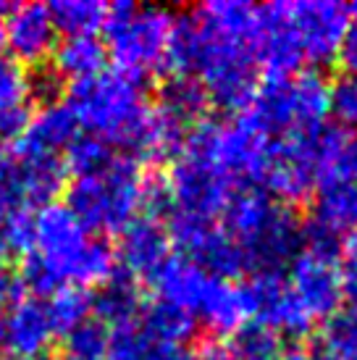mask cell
I'll return each mask as SVG.
<instances>
[{
	"label": "cell",
	"instance_id": "cell-17",
	"mask_svg": "<svg viewBox=\"0 0 357 360\" xmlns=\"http://www.w3.org/2000/svg\"><path fill=\"white\" fill-rule=\"evenodd\" d=\"M0 321H3V347L16 360L45 358L50 342L56 340L45 300L34 295H19Z\"/></svg>",
	"mask_w": 357,
	"mask_h": 360
},
{
	"label": "cell",
	"instance_id": "cell-31",
	"mask_svg": "<svg viewBox=\"0 0 357 360\" xmlns=\"http://www.w3.org/2000/svg\"><path fill=\"white\" fill-rule=\"evenodd\" d=\"M347 34L342 42V51H339V63L344 66L347 77H357V3L347 6Z\"/></svg>",
	"mask_w": 357,
	"mask_h": 360
},
{
	"label": "cell",
	"instance_id": "cell-14",
	"mask_svg": "<svg viewBox=\"0 0 357 360\" xmlns=\"http://www.w3.org/2000/svg\"><path fill=\"white\" fill-rule=\"evenodd\" d=\"M58 42L53 16L45 3H19L8 6L3 19V45L16 63L37 66L48 58Z\"/></svg>",
	"mask_w": 357,
	"mask_h": 360
},
{
	"label": "cell",
	"instance_id": "cell-21",
	"mask_svg": "<svg viewBox=\"0 0 357 360\" xmlns=\"http://www.w3.org/2000/svg\"><path fill=\"white\" fill-rule=\"evenodd\" d=\"M142 295H139V284L131 276H126L124 271H116L98 295H92V313L98 316L103 326L116 329L134 321L142 313Z\"/></svg>",
	"mask_w": 357,
	"mask_h": 360
},
{
	"label": "cell",
	"instance_id": "cell-11",
	"mask_svg": "<svg viewBox=\"0 0 357 360\" xmlns=\"http://www.w3.org/2000/svg\"><path fill=\"white\" fill-rule=\"evenodd\" d=\"M166 229H169L171 245L178 248L176 255L197 263L208 274L231 281L234 276L247 274L239 250L216 219H195V216L171 213Z\"/></svg>",
	"mask_w": 357,
	"mask_h": 360
},
{
	"label": "cell",
	"instance_id": "cell-20",
	"mask_svg": "<svg viewBox=\"0 0 357 360\" xmlns=\"http://www.w3.org/2000/svg\"><path fill=\"white\" fill-rule=\"evenodd\" d=\"M53 66L50 69L58 74L60 79L82 82L92 79L105 71L108 63V51L100 37H63L53 48Z\"/></svg>",
	"mask_w": 357,
	"mask_h": 360
},
{
	"label": "cell",
	"instance_id": "cell-6",
	"mask_svg": "<svg viewBox=\"0 0 357 360\" xmlns=\"http://www.w3.org/2000/svg\"><path fill=\"white\" fill-rule=\"evenodd\" d=\"M219 224L234 242L249 276L281 271L302 248L294 210L258 187L239 190L223 208Z\"/></svg>",
	"mask_w": 357,
	"mask_h": 360
},
{
	"label": "cell",
	"instance_id": "cell-41",
	"mask_svg": "<svg viewBox=\"0 0 357 360\" xmlns=\"http://www.w3.org/2000/svg\"><path fill=\"white\" fill-rule=\"evenodd\" d=\"M40 360H48V358H40Z\"/></svg>",
	"mask_w": 357,
	"mask_h": 360
},
{
	"label": "cell",
	"instance_id": "cell-3",
	"mask_svg": "<svg viewBox=\"0 0 357 360\" xmlns=\"http://www.w3.org/2000/svg\"><path fill=\"white\" fill-rule=\"evenodd\" d=\"M347 6L334 0H278L258 8L255 58L273 77H289L339 58Z\"/></svg>",
	"mask_w": 357,
	"mask_h": 360
},
{
	"label": "cell",
	"instance_id": "cell-4",
	"mask_svg": "<svg viewBox=\"0 0 357 360\" xmlns=\"http://www.w3.org/2000/svg\"><path fill=\"white\" fill-rule=\"evenodd\" d=\"M166 205V179L119 153L105 169L74 176L66 190V208L89 234H121L129 224L142 216H155Z\"/></svg>",
	"mask_w": 357,
	"mask_h": 360
},
{
	"label": "cell",
	"instance_id": "cell-29",
	"mask_svg": "<svg viewBox=\"0 0 357 360\" xmlns=\"http://www.w3.org/2000/svg\"><path fill=\"white\" fill-rule=\"evenodd\" d=\"M32 234H34V224H32V213L24 208H13L8 213V252L16 255H27L32 250Z\"/></svg>",
	"mask_w": 357,
	"mask_h": 360
},
{
	"label": "cell",
	"instance_id": "cell-5",
	"mask_svg": "<svg viewBox=\"0 0 357 360\" xmlns=\"http://www.w3.org/2000/svg\"><path fill=\"white\" fill-rule=\"evenodd\" d=\"M66 105L87 134L110 148L126 150L129 158L137 155L142 134L155 108L148 101L145 79L119 69H105L92 79L71 82Z\"/></svg>",
	"mask_w": 357,
	"mask_h": 360
},
{
	"label": "cell",
	"instance_id": "cell-37",
	"mask_svg": "<svg viewBox=\"0 0 357 360\" xmlns=\"http://www.w3.org/2000/svg\"><path fill=\"white\" fill-rule=\"evenodd\" d=\"M0 347H3V321H0Z\"/></svg>",
	"mask_w": 357,
	"mask_h": 360
},
{
	"label": "cell",
	"instance_id": "cell-38",
	"mask_svg": "<svg viewBox=\"0 0 357 360\" xmlns=\"http://www.w3.org/2000/svg\"><path fill=\"white\" fill-rule=\"evenodd\" d=\"M0 166H3V145H0Z\"/></svg>",
	"mask_w": 357,
	"mask_h": 360
},
{
	"label": "cell",
	"instance_id": "cell-19",
	"mask_svg": "<svg viewBox=\"0 0 357 360\" xmlns=\"http://www.w3.org/2000/svg\"><path fill=\"white\" fill-rule=\"evenodd\" d=\"M30 74L16 60L0 58V142H16L32 119Z\"/></svg>",
	"mask_w": 357,
	"mask_h": 360
},
{
	"label": "cell",
	"instance_id": "cell-1",
	"mask_svg": "<svg viewBox=\"0 0 357 360\" xmlns=\"http://www.w3.org/2000/svg\"><path fill=\"white\" fill-rule=\"evenodd\" d=\"M258 8L242 0H210L181 13L171 42V77H189L221 108H245L258 90Z\"/></svg>",
	"mask_w": 357,
	"mask_h": 360
},
{
	"label": "cell",
	"instance_id": "cell-22",
	"mask_svg": "<svg viewBox=\"0 0 357 360\" xmlns=\"http://www.w3.org/2000/svg\"><path fill=\"white\" fill-rule=\"evenodd\" d=\"M210 101L208 95L202 92L195 79L189 77H171L163 87H160V101L155 108H160L166 116H171L174 121H178L181 127L192 129L195 124L205 119Z\"/></svg>",
	"mask_w": 357,
	"mask_h": 360
},
{
	"label": "cell",
	"instance_id": "cell-9",
	"mask_svg": "<svg viewBox=\"0 0 357 360\" xmlns=\"http://www.w3.org/2000/svg\"><path fill=\"white\" fill-rule=\"evenodd\" d=\"M176 13L163 6L116 3L108 6V19L103 24L105 51L116 69L137 79L169 69V53L176 32Z\"/></svg>",
	"mask_w": 357,
	"mask_h": 360
},
{
	"label": "cell",
	"instance_id": "cell-35",
	"mask_svg": "<svg viewBox=\"0 0 357 360\" xmlns=\"http://www.w3.org/2000/svg\"><path fill=\"white\" fill-rule=\"evenodd\" d=\"M281 360H326V358H323V355H318V352L297 350V352H289V355H284Z\"/></svg>",
	"mask_w": 357,
	"mask_h": 360
},
{
	"label": "cell",
	"instance_id": "cell-16",
	"mask_svg": "<svg viewBox=\"0 0 357 360\" xmlns=\"http://www.w3.org/2000/svg\"><path fill=\"white\" fill-rule=\"evenodd\" d=\"M174 255L169 229L155 216H142L121 231L116 263L137 281H150L166 260Z\"/></svg>",
	"mask_w": 357,
	"mask_h": 360
},
{
	"label": "cell",
	"instance_id": "cell-23",
	"mask_svg": "<svg viewBox=\"0 0 357 360\" xmlns=\"http://www.w3.org/2000/svg\"><path fill=\"white\" fill-rule=\"evenodd\" d=\"M53 27L63 37H98L108 19V6L100 0H56L48 6Z\"/></svg>",
	"mask_w": 357,
	"mask_h": 360
},
{
	"label": "cell",
	"instance_id": "cell-30",
	"mask_svg": "<svg viewBox=\"0 0 357 360\" xmlns=\"http://www.w3.org/2000/svg\"><path fill=\"white\" fill-rule=\"evenodd\" d=\"M30 87H32V101L45 103H56L63 92V79L53 69H42L40 74L30 77Z\"/></svg>",
	"mask_w": 357,
	"mask_h": 360
},
{
	"label": "cell",
	"instance_id": "cell-18",
	"mask_svg": "<svg viewBox=\"0 0 357 360\" xmlns=\"http://www.w3.org/2000/svg\"><path fill=\"white\" fill-rule=\"evenodd\" d=\"M79 121L71 113L66 101L45 103L37 113H32L30 127L13 142V153L27 155H58L69 150V145L79 137Z\"/></svg>",
	"mask_w": 357,
	"mask_h": 360
},
{
	"label": "cell",
	"instance_id": "cell-27",
	"mask_svg": "<svg viewBox=\"0 0 357 360\" xmlns=\"http://www.w3.org/2000/svg\"><path fill=\"white\" fill-rule=\"evenodd\" d=\"M113 158H116V150H113L110 145H105V142L98 140V137H92V134H79V137L69 145L63 166H66V171H71V174L84 176V174H95V171L105 169Z\"/></svg>",
	"mask_w": 357,
	"mask_h": 360
},
{
	"label": "cell",
	"instance_id": "cell-36",
	"mask_svg": "<svg viewBox=\"0 0 357 360\" xmlns=\"http://www.w3.org/2000/svg\"><path fill=\"white\" fill-rule=\"evenodd\" d=\"M6 11H8V6L0 3V48H3V19H6Z\"/></svg>",
	"mask_w": 357,
	"mask_h": 360
},
{
	"label": "cell",
	"instance_id": "cell-7",
	"mask_svg": "<svg viewBox=\"0 0 357 360\" xmlns=\"http://www.w3.org/2000/svg\"><path fill=\"white\" fill-rule=\"evenodd\" d=\"M357 231V134L323 129L316 140L313 237L328 242Z\"/></svg>",
	"mask_w": 357,
	"mask_h": 360
},
{
	"label": "cell",
	"instance_id": "cell-33",
	"mask_svg": "<svg viewBox=\"0 0 357 360\" xmlns=\"http://www.w3.org/2000/svg\"><path fill=\"white\" fill-rule=\"evenodd\" d=\"M195 360H245V355L234 340H216L208 342L200 350V355H195Z\"/></svg>",
	"mask_w": 357,
	"mask_h": 360
},
{
	"label": "cell",
	"instance_id": "cell-28",
	"mask_svg": "<svg viewBox=\"0 0 357 360\" xmlns=\"http://www.w3.org/2000/svg\"><path fill=\"white\" fill-rule=\"evenodd\" d=\"M328 116H334L339 129L357 134V77H339L328 84Z\"/></svg>",
	"mask_w": 357,
	"mask_h": 360
},
{
	"label": "cell",
	"instance_id": "cell-39",
	"mask_svg": "<svg viewBox=\"0 0 357 360\" xmlns=\"http://www.w3.org/2000/svg\"><path fill=\"white\" fill-rule=\"evenodd\" d=\"M181 360H195V355H184Z\"/></svg>",
	"mask_w": 357,
	"mask_h": 360
},
{
	"label": "cell",
	"instance_id": "cell-8",
	"mask_svg": "<svg viewBox=\"0 0 357 360\" xmlns=\"http://www.w3.org/2000/svg\"><path fill=\"white\" fill-rule=\"evenodd\" d=\"M242 116L273 142L318 134L328 119V82L318 71L273 77L255 90Z\"/></svg>",
	"mask_w": 357,
	"mask_h": 360
},
{
	"label": "cell",
	"instance_id": "cell-40",
	"mask_svg": "<svg viewBox=\"0 0 357 360\" xmlns=\"http://www.w3.org/2000/svg\"><path fill=\"white\" fill-rule=\"evenodd\" d=\"M352 305H355V308H357V297H352Z\"/></svg>",
	"mask_w": 357,
	"mask_h": 360
},
{
	"label": "cell",
	"instance_id": "cell-32",
	"mask_svg": "<svg viewBox=\"0 0 357 360\" xmlns=\"http://www.w3.org/2000/svg\"><path fill=\"white\" fill-rule=\"evenodd\" d=\"M339 266H342V276H344L347 292L352 297H357V231H352L342 240Z\"/></svg>",
	"mask_w": 357,
	"mask_h": 360
},
{
	"label": "cell",
	"instance_id": "cell-15",
	"mask_svg": "<svg viewBox=\"0 0 357 360\" xmlns=\"http://www.w3.org/2000/svg\"><path fill=\"white\" fill-rule=\"evenodd\" d=\"M216 279H219L216 274H208L205 269H200L197 263L174 252L158 269V274L150 279V287L155 292L158 302L184 313L187 319L197 321L210 292H213Z\"/></svg>",
	"mask_w": 357,
	"mask_h": 360
},
{
	"label": "cell",
	"instance_id": "cell-2",
	"mask_svg": "<svg viewBox=\"0 0 357 360\" xmlns=\"http://www.w3.org/2000/svg\"><path fill=\"white\" fill-rule=\"evenodd\" d=\"M32 250L24 255L19 284L34 295L60 287H103L119 271L116 250L89 234L66 202H50L32 213Z\"/></svg>",
	"mask_w": 357,
	"mask_h": 360
},
{
	"label": "cell",
	"instance_id": "cell-26",
	"mask_svg": "<svg viewBox=\"0 0 357 360\" xmlns=\"http://www.w3.org/2000/svg\"><path fill=\"white\" fill-rule=\"evenodd\" d=\"M110 331L100 321L89 319L79 329L63 337V358L66 360H105L108 358Z\"/></svg>",
	"mask_w": 357,
	"mask_h": 360
},
{
	"label": "cell",
	"instance_id": "cell-13",
	"mask_svg": "<svg viewBox=\"0 0 357 360\" xmlns=\"http://www.w3.org/2000/svg\"><path fill=\"white\" fill-rule=\"evenodd\" d=\"M318 134L289 137V140L273 142L266 176H263V187H266L268 195H273L284 205L308 200L310 195H313Z\"/></svg>",
	"mask_w": 357,
	"mask_h": 360
},
{
	"label": "cell",
	"instance_id": "cell-24",
	"mask_svg": "<svg viewBox=\"0 0 357 360\" xmlns=\"http://www.w3.org/2000/svg\"><path fill=\"white\" fill-rule=\"evenodd\" d=\"M45 308L56 337H66L92 319V295L82 287H60L48 295Z\"/></svg>",
	"mask_w": 357,
	"mask_h": 360
},
{
	"label": "cell",
	"instance_id": "cell-25",
	"mask_svg": "<svg viewBox=\"0 0 357 360\" xmlns=\"http://www.w3.org/2000/svg\"><path fill=\"white\" fill-rule=\"evenodd\" d=\"M320 347L326 360H357V308H342L331 321L323 323Z\"/></svg>",
	"mask_w": 357,
	"mask_h": 360
},
{
	"label": "cell",
	"instance_id": "cell-34",
	"mask_svg": "<svg viewBox=\"0 0 357 360\" xmlns=\"http://www.w3.org/2000/svg\"><path fill=\"white\" fill-rule=\"evenodd\" d=\"M13 208H8L6 202L0 200V260L11 255L8 252V213Z\"/></svg>",
	"mask_w": 357,
	"mask_h": 360
},
{
	"label": "cell",
	"instance_id": "cell-12",
	"mask_svg": "<svg viewBox=\"0 0 357 360\" xmlns=\"http://www.w3.org/2000/svg\"><path fill=\"white\" fill-rule=\"evenodd\" d=\"M66 166L58 155H27L13 153L0 166V200L8 208H30L56 202L66 187Z\"/></svg>",
	"mask_w": 357,
	"mask_h": 360
},
{
	"label": "cell",
	"instance_id": "cell-10",
	"mask_svg": "<svg viewBox=\"0 0 357 360\" xmlns=\"http://www.w3.org/2000/svg\"><path fill=\"white\" fill-rule=\"evenodd\" d=\"M284 284L310 331L334 319L347 297L339 252L328 242L310 240L308 245H302L297 255L287 263Z\"/></svg>",
	"mask_w": 357,
	"mask_h": 360
}]
</instances>
